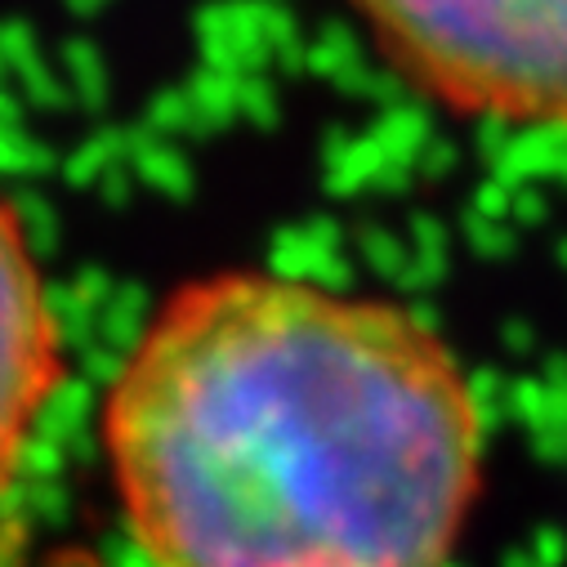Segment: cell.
I'll list each match as a JSON object with an SVG mask.
<instances>
[{
	"label": "cell",
	"instance_id": "obj_2",
	"mask_svg": "<svg viewBox=\"0 0 567 567\" xmlns=\"http://www.w3.org/2000/svg\"><path fill=\"white\" fill-rule=\"evenodd\" d=\"M380 54L434 103L567 125V0H353Z\"/></svg>",
	"mask_w": 567,
	"mask_h": 567
},
{
	"label": "cell",
	"instance_id": "obj_3",
	"mask_svg": "<svg viewBox=\"0 0 567 567\" xmlns=\"http://www.w3.org/2000/svg\"><path fill=\"white\" fill-rule=\"evenodd\" d=\"M63 380V331L19 206L0 193V496Z\"/></svg>",
	"mask_w": 567,
	"mask_h": 567
},
{
	"label": "cell",
	"instance_id": "obj_1",
	"mask_svg": "<svg viewBox=\"0 0 567 567\" xmlns=\"http://www.w3.org/2000/svg\"><path fill=\"white\" fill-rule=\"evenodd\" d=\"M103 452L162 567H443L483 415L411 309L237 268L153 313L103 398Z\"/></svg>",
	"mask_w": 567,
	"mask_h": 567
}]
</instances>
